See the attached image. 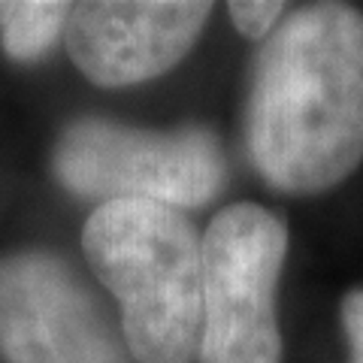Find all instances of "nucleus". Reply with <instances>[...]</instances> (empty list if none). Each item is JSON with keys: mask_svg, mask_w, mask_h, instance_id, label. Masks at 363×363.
Here are the masks:
<instances>
[{"mask_svg": "<svg viewBox=\"0 0 363 363\" xmlns=\"http://www.w3.org/2000/svg\"><path fill=\"white\" fill-rule=\"evenodd\" d=\"M248 152L272 188L318 194L363 157V13L309 4L288 13L257 55Z\"/></svg>", "mask_w": 363, "mask_h": 363, "instance_id": "obj_1", "label": "nucleus"}, {"mask_svg": "<svg viewBox=\"0 0 363 363\" xmlns=\"http://www.w3.org/2000/svg\"><path fill=\"white\" fill-rule=\"evenodd\" d=\"M82 252L121 306V336L140 363H191L203 336V236L179 209L145 200L88 215Z\"/></svg>", "mask_w": 363, "mask_h": 363, "instance_id": "obj_2", "label": "nucleus"}, {"mask_svg": "<svg viewBox=\"0 0 363 363\" xmlns=\"http://www.w3.org/2000/svg\"><path fill=\"white\" fill-rule=\"evenodd\" d=\"M55 173L73 194L116 203L145 200L169 209L203 206L224 188L218 136L197 124L140 130L106 118H79L55 145Z\"/></svg>", "mask_w": 363, "mask_h": 363, "instance_id": "obj_3", "label": "nucleus"}, {"mask_svg": "<svg viewBox=\"0 0 363 363\" xmlns=\"http://www.w3.org/2000/svg\"><path fill=\"white\" fill-rule=\"evenodd\" d=\"M288 227L257 203H233L203 233L200 363H281L276 285Z\"/></svg>", "mask_w": 363, "mask_h": 363, "instance_id": "obj_4", "label": "nucleus"}, {"mask_svg": "<svg viewBox=\"0 0 363 363\" xmlns=\"http://www.w3.org/2000/svg\"><path fill=\"white\" fill-rule=\"evenodd\" d=\"M0 354L9 363H128L104 306L49 252L0 260Z\"/></svg>", "mask_w": 363, "mask_h": 363, "instance_id": "obj_5", "label": "nucleus"}, {"mask_svg": "<svg viewBox=\"0 0 363 363\" xmlns=\"http://www.w3.org/2000/svg\"><path fill=\"white\" fill-rule=\"evenodd\" d=\"M212 4L85 0L67 18V45L94 85L124 88L161 76L194 49Z\"/></svg>", "mask_w": 363, "mask_h": 363, "instance_id": "obj_6", "label": "nucleus"}, {"mask_svg": "<svg viewBox=\"0 0 363 363\" xmlns=\"http://www.w3.org/2000/svg\"><path fill=\"white\" fill-rule=\"evenodd\" d=\"M73 4L64 0H0V45L13 61L30 64L52 49Z\"/></svg>", "mask_w": 363, "mask_h": 363, "instance_id": "obj_7", "label": "nucleus"}, {"mask_svg": "<svg viewBox=\"0 0 363 363\" xmlns=\"http://www.w3.org/2000/svg\"><path fill=\"white\" fill-rule=\"evenodd\" d=\"M285 4H279V0H233L230 6H227V13H230L233 25L240 28L245 37L252 40H267L272 30L279 28V21L285 18Z\"/></svg>", "mask_w": 363, "mask_h": 363, "instance_id": "obj_8", "label": "nucleus"}, {"mask_svg": "<svg viewBox=\"0 0 363 363\" xmlns=\"http://www.w3.org/2000/svg\"><path fill=\"white\" fill-rule=\"evenodd\" d=\"M342 330L351 348V363H363V288H354L342 300Z\"/></svg>", "mask_w": 363, "mask_h": 363, "instance_id": "obj_9", "label": "nucleus"}]
</instances>
